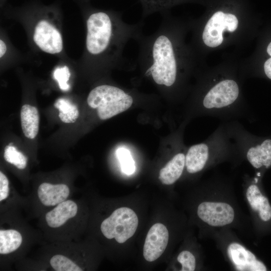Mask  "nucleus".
Masks as SVG:
<instances>
[{"label":"nucleus","mask_w":271,"mask_h":271,"mask_svg":"<svg viewBox=\"0 0 271 271\" xmlns=\"http://www.w3.org/2000/svg\"><path fill=\"white\" fill-rule=\"evenodd\" d=\"M84 3L86 63L96 68L126 63L124 47L129 40H136L142 33L144 22L127 24L119 12L93 8Z\"/></svg>","instance_id":"nucleus-1"},{"label":"nucleus","mask_w":271,"mask_h":271,"mask_svg":"<svg viewBox=\"0 0 271 271\" xmlns=\"http://www.w3.org/2000/svg\"><path fill=\"white\" fill-rule=\"evenodd\" d=\"M161 24L153 34L142 33L136 39L139 50L137 62L145 76L163 87L176 83L179 72L176 29L168 13L162 15Z\"/></svg>","instance_id":"nucleus-2"},{"label":"nucleus","mask_w":271,"mask_h":271,"mask_svg":"<svg viewBox=\"0 0 271 271\" xmlns=\"http://www.w3.org/2000/svg\"><path fill=\"white\" fill-rule=\"evenodd\" d=\"M236 157L238 155L235 145L223 122L204 142L189 148L185 167L189 173L195 174L215 163Z\"/></svg>","instance_id":"nucleus-3"},{"label":"nucleus","mask_w":271,"mask_h":271,"mask_svg":"<svg viewBox=\"0 0 271 271\" xmlns=\"http://www.w3.org/2000/svg\"><path fill=\"white\" fill-rule=\"evenodd\" d=\"M36 18L32 38L35 45L50 54H58L63 49L62 33L55 22L60 16L57 5L45 6L34 3L28 6Z\"/></svg>","instance_id":"nucleus-4"},{"label":"nucleus","mask_w":271,"mask_h":271,"mask_svg":"<svg viewBox=\"0 0 271 271\" xmlns=\"http://www.w3.org/2000/svg\"><path fill=\"white\" fill-rule=\"evenodd\" d=\"M239 157L245 158L255 169L271 166V139L259 140L237 120L224 122Z\"/></svg>","instance_id":"nucleus-5"},{"label":"nucleus","mask_w":271,"mask_h":271,"mask_svg":"<svg viewBox=\"0 0 271 271\" xmlns=\"http://www.w3.org/2000/svg\"><path fill=\"white\" fill-rule=\"evenodd\" d=\"M131 95L123 89L109 84L99 85L89 92L87 102L92 108H96L99 118H110L128 109L133 103Z\"/></svg>","instance_id":"nucleus-6"},{"label":"nucleus","mask_w":271,"mask_h":271,"mask_svg":"<svg viewBox=\"0 0 271 271\" xmlns=\"http://www.w3.org/2000/svg\"><path fill=\"white\" fill-rule=\"evenodd\" d=\"M138 223V217L133 210L120 207L102 222L100 230L106 238H115L119 243H123L134 235Z\"/></svg>","instance_id":"nucleus-7"},{"label":"nucleus","mask_w":271,"mask_h":271,"mask_svg":"<svg viewBox=\"0 0 271 271\" xmlns=\"http://www.w3.org/2000/svg\"><path fill=\"white\" fill-rule=\"evenodd\" d=\"M197 215L210 226L220 227L231 224L235 216L233 207L222 202L205 201L197 208Z\"/></svg>","instance_id":"nucleus-8"},{"label":"nucleus","mask_w":271,"mask_h":271,"mask_svg":"<svg viewBox=\"0 0 271 271\" xmlns=\"http://www.w3.org/2000/svg\"><path fill=\"white\" fill-rule=\"evenodd\" d=\"M169 240V232L163 224H154L149 230L143 248V255L148 261L160 257L166 249Z\"/></svg>","instance_id":"nucleus-9"},{"label":"nucleus","mask_w":271,"mask_h":271,"mask_svg":"<svg viewBox=\"0 0 271 271\" xmlns=\"http://www.w3.org/2000/svg\"><path fill=\"white\" fill-rule=\"evenodd\" d=\"M227 254L233 265L239 271H266L264 264L258 260L254 254L241 244L232 242L227 249Z\"/></svg>","instance_id":"nucleus-10"},{"label":"nucleus","mask_w":271,"mask_h":271,"mask_svg":"<svg viewBox=\"0 0 271 271\" xmlns=\"http://www.w3.org/2000/svg\"><path fill=\"white\" fill-rule=\"evenodd\" d=\"M224 17L225 13L218 11L206 24L202 34V39L206 45L216 47L222 43L223 40L222 32L226 29Z\"/></svg>","instance_id":"nucleus-11"},{"label":"nucleus","mask_w":271,"mask_h":271,"mask_svg":"<svg viewBox=\"0 0 271 271\" xmlns=\"http://www.w3.org/2000/svg\"><path fill=\"white\" fill-rule=\"evenodd\" d=\"M69 187L65 184L53 185L42 183L38 189V196L41 203L47 206H54L65 201L69 195Z\"/></svg>","instance_id":"nucleus-12"},{"label":"nucleus","mask_w":271,"mask_h":271,"mask_svg":"<svg viewBox=\"0 0 271 271\" xmlns=\"http://www.w3.org/2000/svg\"><path fill=\"white\" fill-rule=\"evenodd\" d=\"M77 211L78 206L74 201H64L46 214V221L50 227L57 228L75 217Z\"/></svg>","instance_id":"nucleus-13"},{"label":"nucleus","mask_w":271,"mask_h":271,"mask_svg":"<svg viewBox=\"0 0 271 271\" xmlns=\"http://www.w3.org/2000/svg\"><path fill=\"white\" fill-rule=\"evenodd\" d=\"M246 197L251 208L258 212L260 218L264 221L271 219V206L268 199L261 193L255 184H251L247 188Z\"/></svg>","instance_id":"nucleus-14"},{"label":"nucleus","mask_w":271,"mask_h":271,"mask_svg":"<svg viewBox=\"0 0 271 271\" xmlns=\"http://www.w3.org/2000/svg\"><path fill=\"white\" fill-rule=\"evenodd\" d=\"M186 155L179 152L160 171L159 179L165 185H172L181 176L185 167Z\"/></svg>","instance_id":"nucleus-15"},{"label":"nucleus","mask_w":271,"mask_h":271,"mask_svg":"<svg viewBox=\"0 0 271 271\" xmlns=\"http://www.w3.org/2000/svg\"><path fill=\"white\" fill-rule=\"evenodd\" d=\"M21 121L25 136L34 139L39 131V115L37 108L29 104L24 105L21 110Z\"/></svg>","instance_id":"nucleus-16"},{"label":"nucleus","mask_w":271,"mask_h":271,"mask_svg":"<svg viewBox=\"0 0 271 271\" xmlns=\"http://www.w3.org/2000/svg\"><path fill=\"white\" fill-rule=\"evenodd\" d=\"M185 0H139L142 7V17L145 18L155 13L161 15L168 13L175 5Z\"/></svg>","instance_id":"nucleus-17"},{"label":"nucleus","mask_w":271,"mask_h":271,"mask_svg":"<svg viewBox=\"0 0 271 271\" xmlns=\"http://www.w3.org/2000/svg\"><path fill=\"white\" fill-rule=\"evenodd\" d=\"M22 236L16 230H0V253L8 254L17 250L21 245Z\"/></svg>","instance_id":"nucleus-18"},{"label":"nucleus","mask_w":271,"mask_h":271,"mask_svg":"<svg viewBox=\"0 0 271 271\" xmlns=\"http://www.w3.org/2000/svg\"><path fill=\"white\" fill-rule=\"evenodd\" d=\"M54 106L58 109V116L63 122L74 123L79 117L77 106L68 99H58L54 103Z\"/></svg>","instance_id":"nucleus-19"},{"label":"nucleus","mask_w":271,"mask_h":271,"mask_svg":"<svg viewBox=\"0 0 271 271\" xmlns=\"http://www.w3.org/2000/svg\"><path fill=\"white\" fill-rule=\"evenodd\" d=\"M4 158L9 163L14 165L19 169H24L27 166V158L12 146L11 143L5 149Z\"/></svg>","instance_id":"nucleus-20"},{"label":"nucleus","mask_w":271,"mask_h":271,"mask_svg":"<svg viewBox=\"0 0 271 271\" xmlns=\"http://www.w3.org/2000/svg\"><path fill=\"white\" fill-rule=\"evenodd\" d=\"M52 268L56 271H81L82 269L67 257L56 254L50 260Z\"/></svg>","instance_id":"nucleus-21"},{"label":"nucleus","mask_w":271,"mask_h":271,"mask_svg":"<svg viewBox=\"0 0 271 271\" xmlns=\"http://www.w3.org/2000/svg\"><path fill=\"white\" fill-rule=\"evenodd\" d=\"M116 155L120 163L122 172L128 175L132 174L136 171V166L130 152L125 148H120L116 150Z\"/></svg>","instance_id":"nucleus-22"},{"label":"nucleus","mask_w":271,"mask_h":271,"mask_svg":"<svg viewBox=\"0 0 271 271\" xmlns=\"http://www.w3.org/2000/svg\"><path fill=\"white\" fill-rule=\"evenodd\" d=\"M70 77V70L67 66L58 67L53 72L54 78L57 81L59 88L63 91H68L70 89L68 83Z\"/></svg>","instance_id":"nucleus-23"},{"label":"nucleus","mask_w":271,"mask_h":271,"mask_svg":"<svg viewBox=\"0 0 271 271\" xmlns=\"http://www.w3.org/2000/svg\"><path fill=\"white\" fill-rule=\"evenodd\" d=\"M178 261L181 264V271H193L196 268V259L190 251H181L177 257Z\"/></svg>","instance_id":"nucleus-24"},{"label":"nucleus","mask_w":271,"mask_h":271,"mask_svg":"<svg viewBox=\"0 0 271 271\" xmlns=\"http://www.w3.org/2000/svg\"><path fill=\"white\" fill-rule=\"evenodd\" d=\"M9 194V180L7 177L0 172V201L6 199Z\"/></svg>","instance_id":"nucleus-25"},{"label":"nucleus","mask_w":271,"mask_h":271,"mask_svg":"<svg viewBox=\"0 0 271 271\" xmlns=\"http://www.w3.org/2000/svg\"><path fill=\"white\" fill-rule=\"evenodd\" d=\"M224 22L227 31L232 32L237 29L238 20L235 15L225 13Z\"/></svg>","instance_id":"nucleus-26"},{"label":"nucleus","mask_w":271,"mask_h":271,"mask_svg":"<svg viewBox=\"0 0 271 271\" xmlns=\"http://www.w3.org/2000/svg\"><path fill=\"white\" fill-rule=\"evenodd\" d=\"M264 70L266 76L271 79V57L264 63Z\"/></svg>","instance_id":"nucleus-27"},{"label":"nucleus","mask_w":271,"mask_h":271,"mask_svg":"<svg viewBox=\"0 0 271 271\" xmlns=\"http://www.w3.org/2000/svg\"><path fill=\"white\" fill-rule=\"evenodd\" d=\"M7 48L5 42L3 40H0V58H2L6 54Z\"/></svg>","instance_id":"nucleus-28"},{"label":"nucleus","mask_w":271,"mask_h":271,"mask_svg":"<svg viewBox=\"0 0 271 271\" xmlns=\"http://www.w3.org/2000/svg\"><path fill=\"white\" fill-rule=\"evenodd\" d=\"M267 52L271 57V42L269 44L267 48Z\"/></svg>","instance_id":"nucleus-29"},{"label":"nucleus","mask_w":271,"mask_h":271,"mask_svg":"<svg viewBox=\"0 0 271 271\" xmlns=\"http://www.w3.org/2000/svg\"><path fill=\"white\" fill-rule=\"evenodd\" d=\"M6 0H1V5L2 6Z\"/></svg>","instance_id":"nucleus-30"},{"label":"nucleus","mask_w":271,"mask_h":271,"mask_svg":"<svg viewBox=\"0 0 271 271\" xmlns=\"http://www.w3.org/2000/svg\"><path fill=\"white\" fill-rule=\"evenodd\" d=\"M82 2L88 3L90 0H80Z\"/></svg>","instance_id":"nucleus-31"}]
</instances>
